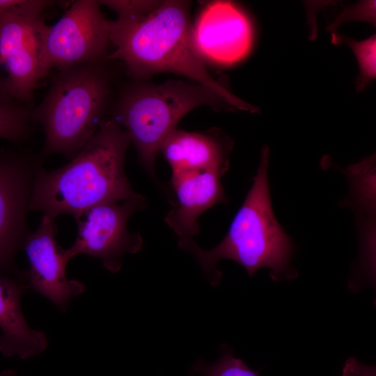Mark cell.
Returning <instances> with one entry per match:
<instances>
[{
	"label": "cell",
	"instance_id": "obj_1",
	"mask_svg": "<svg viewBox=\"0 0 376 376\" xmlns=\"http://www.w3.org/2000/svg\"><path fill=\"white\" fill-rule=\"evenodd\" d=\"M131 143L124 129L107 116L68 164L51 171L38 168L29 210L55 219L102 203L144 198L132 189L125 172Z\"/></svg>",
	"mask_w": 376,
	"mask_h": 376
},
{
	"label": "cell",
	"instance_id": "obj_2",
	"mask_svg": "<svg viewBox=\"0 0 376 376\" xmlns=\"http://www.w3.org/2000/svg\"><path fill=\"white\" fill-rule=\"evenodd\" d=\"M189 10L187 1H163L143 18L110 20L109 39L115 50L107 59L120 61L134 79L143 80L160 72L175 73L211 89L234 110L256 111L207 70L193 45Z\"/></svg>",
	"mask_w": 376,
	"mask_h": 376
},
{
	"label": "cell",
	"instance_id": "obj_3",
	"mask_svg": "<svg viewBox=\"0 0 376 376\" xmlns=\"http://www.w3.org/2000/svg\"><path fill=\"white\" fill-rule=\"evenodd\" d=\"M269 149L264 147L252 186L234 217L223 240L204 250L192 239H180L178 245L192 253L210 283L217 285L221 274L216 268L221 259L242 265L249 276L260 268L269 267L273 280L295 276L289 265L292 244L277 221L272 207L267 167Z\"/></svg>",
	"mask_w": 376,
	"mask_h": 376
},
{
	"label": "cell",
	"instance_id": "obj_4",
	"mask_svg": "<svg viewBox=\"0 0 376 376\" xmlns=\"http://www.w3.org/2000/svg\"><path fill=\"white\" fill-rule=\"evenodd\" d=\"M109 59L57 71L31 120L38 123L45 143L42 162L50 155L72 159L109 116L116 91Z\"/></svg>",
	"mask_w": 376,
	"mask_h": 376
},
{
	"label": "cell",
	"instance_id": "obj_5",
	"mask_svg": "<svg viewBox=\"0 0 376 376\" xmlns=\"http://www.w3.org/2000/svg\"><path fill=\"white\" fill-rule=\"evenodd\" d=\"M203 105L234 110L220 95L198 84L181 80L152 84L134 79L116 93L109 116L127 132L139 160L153 175L164 141L184 116Z\"/></svg>",
	"mask_w": 376,
	"mask_h": 376
},
{
	"label": "cell",
	"instance_id": "obj_6",
	"mask_svg": "<svg viewBox=\"0 0 376 376\" xmlns=\"http://www.w3.org/2000/svg\"><path fill=\"white\" fill-rule=\"evenodd\" d=\"M146 205V198L107 203L93 206L74 215L78 234L74 244L64 254L69 262L79 254H86L101 260L103 266L117 272L127 253L140 251L143 240L139 233L128 230L130 217Z\"/></svg>",
	"mask_w": 376,
	"mask_h": 376
},
{
	"label": "cell",
	"instance_id": "obj_7",
	"mask_svg": "<svg viewBox=\"0 0 376 376\" xmlns=\"http://www.w3.org/2000/svg\"><path fill=\"white\" fill-rule=\"evenodd\" d=\"M95 0L71 1L64 15L49 26L45 56L51 71H61L107 59L109 21Z\"/></svg>",
	"mask_w": 376,
	"mask_h": 376
},
{
	"label": "cell",
	"instance_id": "obj_8",
	"mask_svg": "<svg viewBox=\"0 0 376 376\" xmlns=\"http://www.w3.org/2000/svg\"><path fill=\"white\" fill-rule=\"evenodd\" d=\"M42 163L29 150L0 151V274L19 272L15 256L29 233L26 215L35 173Z\"/></svg>",
	"mask_w": 376,
	"mask_h": 376
},
{
	"label": "cell",
	"instance_id": "obj_9",
	"mask_svg": "<svg viewBox=\"0 0 376 376\" xmlns=\"http://www.w3.org/2000/svg\"><path fill=\"white\" fill-rule=\"evenodd\" d=\"M48 25L42 17L0 19V65L10 96L29 104L38 83L49 75L45 56Z\"/></svg>",
	"mask_w": 376,
	"mask_h": 376
},
{
	"label": "cell",
	"instance_id": "obj_10",
	"mask_svg": "<svg viewBox=\"0 0 376 376\" xmlns=\"http://www.w3.org/2000/svg\"><path fill=\"white\" fill-rule=\"evenodd\" d=\"M191 39L204 61L230 65L244 58L253 40V29L247 15L228 1L208 3L191 26Z\"/></svg>",
	"mask_w": 376,
	"mask_h": 376
},
{
	"label": "cell",
	"instance_id": "obj_11",
	"mask_svg": "<svg viewBox=\"0 0 376 376\" xmlns=\"http://www.w3.org/2000/svg\"><path fill=\"white\" fill-rule=\"evenodd\" d=\"M57 226L54 219L43 215L37 229L26 236L22 249L29 262L25 272L28 290L35 291L51 301L60 311H65L70 301L85 291V285L68 279V263L56 242Z\"/></svg>",
	"mask_w": 376,
	"mask_h": 376
},
{
	"label": "cell",
	"instance_id": "obj_12",
	"mask_svg": "<svg viewBox=\"0 0 376 376\" xmlns=\"http://www.w3.org/2000/svg\"><path fill=\"white\" fill-rule=\"evenodd\" d=\"M222 175L214 171H172L171 185L176 203L165 221L180 239H192L199 233L198 217L226 198L221 183Z\"/></svg>",
	"mask_w": 376,
	"mask_h": 376
},
{
	"label": "cell",
	"instance_id": "obj_13",
	"mask_svg": "<svg viewBox=\"0 0 376 376\" xmlns=\"http://www.w3.org/2000/svg\"><path fill=\"white\" fill-rule=\"evenodd\" d=\"M28 290L25 272L0 274V352L22 359L36 356L48 347L46 334L32 329L21 308V297Z\"/></svg>",
	"mask_w": 376,
	"mask_h": 376
},
{
	"label": "cell",
	"instance_id": "obj_14",
	"mask_svg": "<svg viewBox=\"0 0 376 376\" xmlns=\"http://www.w3.org/2000/svg\"><path fill=\"white\" fill-rule=\"evenodd\" d=\"M232 147V141L221 132L198 133L175 129L159 151L172 171L210 170L223 175L229 166Z\"/></svg>",
	"mask_w": 376,
	"mask_h": 376
},
{
	"label": "cell",
	"instance_id": "obj_15",
	"mask_svg": "<svg viewBox=\"0 0 376 376\" xmlns=\"http://www.w3.org/2000/svg\"><path fill=\"white\" fill-rule=\"evenodd\" d=\"M31 109L16 100H0V139L16 146L26 142L32 131Z\"/></svg>",
	"mask_w": 376,
	"mask_h": 376
},
{
	"label": "cell",
	"instance_id": "obj_16",
	"mask_svg": "<svg viewBox=\"0 0 376 376\" xmlns=\"http://www.w3.org/2000/svg\"><path fill=\"white\" fill-rule=\"evenodd\" d=\"M191 370L201 376H259V371L251 369L242 359L235 357L228 347L222 349L217 361L207 363L200 359Z\"/></svg>",
	"mask_w": 376,
	"mask_h": 376
},
{
	"label": "cell",
	"instance_id": "obj_17",
	"mask_svg": "<svg viewBox=\"0 0 376 376\" xmlns=\"http://www.w3.org/2000/svg\"><path fill=\"white\" fill-rule=\"evenodd\" d=\"M338 37L340 38L341 42L350 47L356 56L360 69L357 86L359 89H363L375 77V36L362 41H356L344 36Z\"/></svg>",
	"mask_w": 376,
	"mask_h": 376
},
{
	"label": "cell",
	"instance_id": "obj_18",
	"mask_svg": "<svg viewBox=\"0 0 376 376\" xmlns=\"http://www.w3.org/2000/svg\"><path fill=\"white\" fill-rule=\"evenodd\" d=\"M97 2L116 13L118 19L134 20L151 14L161 6L163 1L102 0Z\"/></svg>",
	"mask_w": 376,
	"mask_h": 376
},
{
	"label": "cell",
	"instance_id": "obj_19",
	"mask_svg": "<svg viewBox=\"0 0 376 376\" xmlns=\"http://www.w3.org/2000/svg\"><path fill=\"white\" fill-rule=\"evenodd\" d=\"M65 2L52 0H0V19L9 15L42 17L48 7Z\"/></svg>",
	"mask_w": 376,
	"mask_h": 376
},
{
	"label": "cell",
	"instance_id": "obj_20",
	"mask_svg": "<svg viewBox=\"0 0 376 376\" xmlns=\"http://www.w3.org/2000/svg\"><path fill=\"white\" fill-rule=\"evenodd\" d=\"M343 376H376L375 368L363 365L352 357L345 363Z\"/></svg>",
	"mask_w": 376,
	"mask_h": 376
},
{
	"label": "cell",
	"instance_id": "obj_21",
	"mask_svg": "<svg viewBox=\"0 0 376 376\" xmlns=\"http://www.w3.org/2000/svg\"><path fill=\"white\" fill-rule=\"evenodd\" d=\"M0 100L1 101L15 100L10 96L8 92L5 77H3L1 75H0Z\"/></svg>",
	"mask_w": 376,
	"mask_h": 376
},
{
	"label": "cell",
	"instance_id": "obj_22",
	"mask_svg": "<svg viewBox=\"0 0 376 376\" xmlns=\"http://www.w3.org/2000/svg\"><path fill=\"white\" fill-rule=\"evenodd\" d=\"M0 376H17V375L15 373V371H14L13 370L7 369V370H3L1 373Z\"/></svg>",
	"mask_w": 376,
	"mask_h": 376
}]
</instances>
